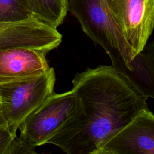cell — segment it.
Listing matches in <instances>:
<instances>
[{
  "label": "cell",
  "mask_w": 154,
  "mask_h": 154,
  "mask_svg": "<svg viewBox=\"0 0 154 154\" xmlns=\"http://www.w3.org/2000/svg\"><path fill=\"white\" fill-rule=\"evenodd\" d=\"M72 82L75 108L46 142L67 154H96L108 139L148 108L149 97L112 65L87 68Z\"/></svg>",
  "instance_id": "obj_1"
},
{
  "label": "cell",
  "mask_w": 154,
  "mask_h": 154,
  "mask_svg": "<svg viewBox=\"0 0 154 154\" xmlns=\"http://www.w3.org/2000/svg\"><path fill=\"white\" fill-rule=\"evenodd\" d=\"M68 10L85 34L103 48L112 66L128 76L133 70L132 50L105 0H68Z\"/></svg>",
  "instance_id": "obj_2"
},
{
  "label": "cell",
  "mask_w": 154,
  "mask_h": 154,
  "mask_svg": "<svg viewBox=\"0 0 154 154\" xmlns=\"http://www.w3.org/2000/svg\"><path fill=\"white\" fill-rule=\"evenodd\" d=\"M55 73L52 67L34 76L0 83V109L7 124L17 129L20 123L54 92Z\"/></svg>",
  "instance_id": "obj_3"
},
{
  "label": "cell",
  "mask_w": 154,
  "mask_h": 154,
  "mask_svg": "<svg viewBox=\"0 0 154 154\" xmlns=\"http://www.w3.org/2000/svg\"><path fill=\"white\" fill-rule=\"evenodd\" d=\"M75 103L72 90L60 94L54 91L20 123L19 136L34 147L46 144L70 116Z\"/></svg>",
  "instance_id": "obj_4"
},
{
  "label": "cell",
  "mask_w": 154,
  "mask_h": 154,
  "mask_svg": "<svg viewBox=\"0 0 154 154\" xmlns=\"http://www.w3.org/2000/svg\"><path fill=\"white\" fill-rule=\"evenodd\" d=\"M134 57L143 51L154 26V0H105Z\"/></svg>",
  "instance_id": "obj_5"
},
{
  "label": "cell",
  "mask_w": 154,
  "mask_h": 154,
  "mask_svg": "<svg viewBox=\"0 0 154 154\" xmlns=\"http://www.w3.org/2000/svg\"><path fill=\"white\" fill-rule=\"evenodd\" d=\"M96 154H154V115L142 110L99 148Z\"/></svg>",
  "instance_id": "obj_6"
},
{
  "label": "cell",
  "mask_w": 154,
  "mask_h": 154,
  "mask_svg": "<svg viewBox=\"0 0 154 154\" xmlns=\"http://www.w3.org/2000/svg\"><path fill=\"white\" fill-rule=\"evenodd\" d=\"M62 35L34 17L14 22L0 29V50L16 48L40 49L49 52L58 47Z\"/></svg>",
  "instance_id": "obj_7"
},
{
  "label": "cell",
  "mask_w": 154,
  "mask_h": 154,
  "mask_svg": "<svg viewBox=\"0 0 154 154\" xmlns=\"http://www.w3.org/2000/svg\"><path fill=\"white\" fill-rule=\"evenodd\" d=\"M40 49L16 48L0 50V83L41 75L50 67Z\"/></svg>",
  "instance_id": "obj_8"
},
{
  "label": "cell",
  "mask_w": 154,
  "mask_h": 154,
  "mask_svg": "<svg viewBox=\"0 0 154 154\" xmlns=\"http://www.w3.org/2000/svg\"><path fill=\"white\" fill-rule=\"evenodd\" d=\"M153 42L146 45L132 60V68L128 78L149 98L154 97Z\"/></svg>",
  "instance_id": "obj_9"
},
{
  "label": "cell",
  "mask_w": 154,
  "mask_h": 154,
  "mask_svg": "<svg viewBox=\"0 0 154 154\" xmlns=\"http://www.w3.org/2000/svg\"><path fill=\"white\" fill-rule=\"evenodd\" d=\"M33 16L41 22L57 28L68 10V0H28Z\"/></svg>",
  "instance_id": "obj_10"
},
{
  "label": "cell",
  "mask_w": 154,
  "mask_h": 154,
  "mask_svg": "<svg viewBox=\"0 0 154 154\" xmlns=\"http://www.w3.org/2000/svg\"><path fill=\"white\" fill-rule=\"evenodd\" d=\"M28 0H0V22L14 23L34 18Z\"/></svg>",
  "instance_id": "obj_11"
},
{
  "label": "cell",
  "mask_w": 154,
  "mask_h": 154,
  "mask_svg": "<svg viewBox=\"0 0 154 154\" xmlns=\"http://www.w3.org/2000/svg\"><path fill=\"white\" fill-rule=\"evenodd\" d=\"M34 147L32 146L21 137L17 136V133L13 138L5 154H29L36 153Z\"/></svg>",
  "instance_id": "obj_12"
},
{
  "label": "cell",
  "mask_w": 154,
  "mask_h": 154,
  "mask_svg": "<svg viewBox=\"0 0 154 154\" xmlns=\"http://www.w3.org/2000/svg\"><path fill=\"white\" fill-rule=\"evenodd\" d=\"M17 129L8 126V125L0 127V154H5V152L17 133Z\"/></svg>",
  "instance_id": "obj_13"
},
{
  "label": "cell",
  "mask_w": 154,
  "mask_h": 154,
  "mask_svg": "<svg viewBox=\"0 0 154 154\" xmlns=\"http://www.w3.org/2000/svg\"><path fill=\"white\" fill-rule=\"evenodd\" d=\"M7 125L2 113H1V109H0V127L1 126H6Z\"/></svg>",
  "instance_id": "obj_14"
},
{
  "label": "cell",
  "mask_w": 154,
  "mask_h": 154,
  "mask_svg": "<svg viewBox=\"0 0 154 154\" xmlns=\"http://www.w3.org/2000/svg\"><path fill=\"white\" fill-rule=\"evenodd\" d=\"M11 23H1L0 22V29L3 28H5V26L9 25Z\"/></svg>",
  "instance_id": "obj_15"
}]
</instances>
